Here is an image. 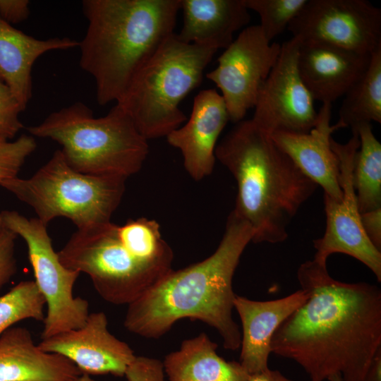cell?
Listing matches in <instances>:
<instances>
[{"instance_id":"1","label":"cell","mask_w":381,"mask_h":381,"mask_svg":"<svg viewBox=\"0 0 381 381\" xmlns=\"http://www.w3.org/2000/svg\"><path fill=\"white\" fill-rule=\"evenodd\" d=\"M307 299L279 327L272 353L296 361L311 381H363L381 349V290L332 278L315 259L297 271Z\"/></svg>"},{"instance_id":"2","label":"cell","mask_w":381,"mask_h":381,"mask_svg":"<svg viewBox=\"0 0 381 381\" xmlns=\"http://www.w3.org/2000/svg\"><path fill=\"white\" fill-rule=\"evenodd\" d=\"M253 232L233 210L216 250L201 262L172 270L128 305L123 325L135 334L158 339L178 320H198L217 329L225 349L241 346V332L232 317L236 296L232 280Z\"/></svg>"},{"instance_id":"3","label":"cell","mask_w":381,"mask_h":381,"mask_svg":"<svg viewBox=\"0 0 381 381\" xmlns=\"http://www.w3.org/2000/svg\"><path fill=\"white\" fill-rule=\"evenodd\" d=\"M215 157L233 175V211L251 226L255 243H278L318 186L252 119L242 120L215 148Z\"/></svg>"},{"instance_id":"4","label":"cell","mask_w":381,"mask_h":381,"mask_svg":"<svg viewBox=\"0 0 381 381\" xmlns=\"http://www.w3.org/2000/svg\"><path fill=\"white\" fill-rule=\"evenodd\" d=\"M79 65L99 105L118 102L139 68L174 33L180 0H84Z\"/></svg>"},{"instance_id":"5","label":"cell","mask_w":381,"mask_h":381,"mask_svg":"<svg viewBox=\"0 0 381 381\" xmlns=\"http://www.w3.org/2000/svg\"><path fill=\"white\" fill-rule=\"evenodd\" d=\"M25 128L33 137L58 143L66 162L87 174L128 179L141 169L149 152L147 140L119 103L96 118L86 104L76 102Z\"/></svg>"},{"instance_id":"6","label":"cell","mask_w":381,"mask_h":381,"mask_svg":"<svg viewBox=\"0 0 381 381\" xmlns=\"http://www.w3.org/2000/svg\"><path fill=\"white\" fill-rule=\"evenodd\" d=\"M216 48L169 36L139 68L116 103L146 139L166 137L187 120L181 102L202 83Z\"/></svg>"},{"instance_id":"7","label":"cell","mask_w":381,"mask_h":381,"mask_svg":"<svg viewBox=\"0 0 381 381\" xmlns=\"http://www.w3.org/2000/svg\"><path fill=\"white\" fill-rule=\"evenodd\" d=\"M126 179L79 172L57 150L30 178L16 176L1 181L0 186L31 207L45 225L65 217L82 229L111 222L125 192Z\"/></svg>"},{"instance_id":"8","label":"cell","mask_w":381,"mask_h":381,"mask_svg":"<svg viewBox=\"0 0 381 381\" xmlns=\"http://www.w3.org/2000/svg\"><path fill=\"white\" fill-rule=\"evenodd\" d=\"M61 263L86 274L97 294L114 305H129L173 269V259L140 257L119 238L110 222L77 229L59 251Z\"/></svg>"},{"instance_id":"9","label":"cell","mask_w":381,"mask_h":381,"mask_svg":"<svg viewBox=\"0 0 381 381\" xmlns=\"http://www.w3.org/2000/svg\"><path fill=\"white\" fill-rule=\"evenodd\" d=\"M0 214L4 227L25 242L34 281L45 300L41 339L81 327L90 313L88 301L73 296V286L80 273L61 263L47 226L37 217L28 218L15 210H4Z\"/></svg>"},{"instance_id":"10","label":"cell","mask_w":381,"mask_h":381,"mask_svg":"<svg viewBox=\"0 0 381 381\" xmlns=\"http://www.w3.org/2000/svg\"><path fill=\"white\" fill-rule=\"evenodd\" d=\"M359 145L356 130H352L351 138L344 144L331 138L332 149L339 162L343 196L336 201L324 195L325 231L321 238L313 241V258L327 263L332 254H346L368 267L380 282L381 251L373 245L363 229L353 184V161Z\"/></svg>"},{"instance_id":"11","label":"cell","mask_w":381,"mask_h":381,"mask_svg":"<svg viewBox=\"0 0 381 381\" xmlns=\"http://www.w3.org/2000/svg\"><path fill=\"white\" fill-rule=\"evenodd\" d=\"M287 29L299 41L371 54L381 44V9L366 0H307Z\"/></svg>"},{"instance_id":"12","label":"cell","mask_w":381,"mask_h":381,"mask_svg":"<svg viewBox=\"0 0 381 381\" xmlns=\"http://www.w3.org/2000/svg\"><path fill=\"white\" fill-rule=\"evenodd\" d=\"M280 49V44L265 38L259 25L247 26L217 59V67L207 73L221 91L229 121H242L254 108Z\"/></svg>"},{"instance_id":"13","label":"cell","mask_w":381,"mask_h":381,"mask_svg":"<svg viewBox=\"0 0 381 381\" xmlns=\"http://www.w3.org/2000/svg\"><path fill=\"white\" fill-rule=\"evenodd\" d=\"M298 40L291 37L281 44L277 62L259 91L253 122L272 135L276 131L309 132L316 124L314 99L298 72Z\"/></svg>"},{"instance_id":"14","label":"cell","mask_w":381,"mask_h":381,"mask_svg":"<svg viewBox=\"0 0 381 381\" xmlns=\"http://www.w3.org/2000/svg\"><path fill=\"white\" fill-rule=\"evenodd\" d=\"M43 351L67 358L82 374H111L123 377L136 356L124 341L108 329V320L103 312L89 314L85 323L71 329L42 339Z\"/></svg>"},{"instance_id":"15","label":"cell","mask_w":381,"mask_h":381,"mask_svg":"<svg viewBox=\"0 0 381 381\" xmlns=\"http://www.w3.org/2000/svg\"><path fill=\"white\" fill-rule=\"evenodd\" d=\"M229 121L221 95L215 89H205L195 97L186 124L166 136L167 143L180 150L184 168L195 181L213 171L217 140Z\"/></svg>"},{"instance_id":"16","label":"cell","mask_w":381,"mask_h":381,"mask_svg":"<svg viewBox=\"0 0 381 381\" xmlns=\"http://www.w3.org/2000/svg\"><path fill=\"white\" fill-rule=\"evenodd\" d=\"M297 65L314 100L331 104L343 97L366 71L371 54L315 41H299Z\"/></svg>"},{"instance_id":"17","label":"cell","mask_w":381,"mask_h":381,"mask_svg":"<svg viewBox=\"0 0 381 381\" xmlns=\"http://www.w3.org/2000/svg\"><path fill=\"white\" fill-rule=\"evenodd\" d=\"M331 109V104H322L318 111L316 124L308 133L276 131L271 135L299 169L322 188L325 196L339 201L343 194L339 162L332 149L331 135L340 127L337 123L330 124Z\"/></svg>"},{"instance_id":"18","label":"cell","mask_w":381,"mask_h":381,"mask_svg":"<svg viewBox=\"0 0 381 381\" xmlns=\"http://www.w3.org/2000/svg\"><path fill=\"white\" fill-rule=\"evenodd\" d=\"M307 297V292L301 289L286 297L265 301L236 295L234 308L242 325L239 363L249 375L268 368L275 332Z\"/></svg>"},{"instance_id":"19","label":"cell","mask_w":381,"mask_h":381,"mask_svg":"<svg viewBox=\"0 0 381 381\" xmlns=\"http://www.w3.org/2000/svg\"><path fill=\"white\" fill-rule=\"evenodd\" d=\"M81 375L67 358L41 349L25 327L0 336V381H72Z\"/></svg>"},{"instance_id":"20","label":"cell","mask_w":381,"mask_h":381,"mask_svg":"<svg viewBox=\"0 0 381 381\" xmlns=\"http://www.w3.org/2000/svg\"><path fill=\"white\" fill-rule=\"evenodd\" d=\"M69 37L39 40L13 28L0 18V78L23 110L32 96V71L37 59L52 50L78 47Z\"/></svg>"},{"instance_id":"21","label":"cell","mask_w":381,"mask_h":381,"mask_svg":"<svg viewBox=\"0 0 381 381\" xmlns=\"http://www.w3.org/2000/svg\"><path fill=\"white\" fill-rule=\"evenodd\" d=\"M183 25L177 37L188 44L227 48L250 21L244 0H180Z\"/></svg>"},{"instance_id":"22","label":"cell","mask_w":381,"mask_h":381,"mask_svg":"<svg viewBox=\"0 0 381 381\" xmlns=\"http://www.w3.org/2000/svg\"><path fill=\"white\" fill-rule=\"evenodd\" d=\"M217 348L205 333L184 340L163 362L169 381H248L241 363L224 360Z\"/></svg>"},{"instance_id":"23","label":"cell","mask_w":381,"mask_h":381,"mask_svg":"<svg viewBox=\"0 0 381 381\" xmlns=\"http://www.w3.org/2000/svg\"><path fill=\"white\" fill-rule=\"evenodd\" d=\"M344 97L336 123L340 128L381 123V44L371 53L363 75Z\"/></svg>"},{"instance_id":"24","label":"cell","mask_w":381,"mask_h":381,"mask_svg":"<svg viewBox=\"0 0 381 381\" xmlns=\"http://www.w3.org/2000/svg\"><path fill=\"white\" fill-rule=\"evenodd\" d=\"M359 138L354 157L353 184L361 214L381 207V144L370 123H361L351 128Z\"/></svg>"},{"instance_id":"25","label":"cell","mask_w":381,"mask_h":381,"mask_svg":"<svg viewBox=\"0 0 381 381\" xmlns=\"http://www.w3.org/2000/svg\"><path fill=\"white\" fill-rule=\"evenodd\" d=\"M45 300L35 281L24 280L0 296V336L25 320L43 322Z\"/></svg>"},{"instance_id":"26","label":"cell","mask_w":381,"mask_h":381,"mask_svg":"<svg viewBox=\"0 0 381 381\" xmlns=\"http://www.w3.org/2000/svg\"><path fill=\"white\" fill-rule=\"evenodd\" d=\"M307 0H244L248 10L260 17V26L265 38L271 42L287 29Z\"/></svg>"},{"instance_id":"27","label":"cell","mask_w":381,"mask_h":381,"mask_svg":"<svg viewBox=\"0 0 381 381\" xmlns=\"http://www.w3.org/2000/svg\"><path fill=\"white\" fill-rule=\"evenodd\" d=\"M36 147L37 143L32 135L23 134L16 140L0 138V183L18 176Z\"/></svg>"},{"instance_id":"28","label":"cell","mask_w":381,"mask_h":381,"mask_svg":"<svg viewBox=\"0 0 381 381\" xmlns=\"http://www.w3.org/2000/svg\"><path fill=\"white\" fill-rule=\"evenodd\" d=\"M23 111L10 88L0 78V138L13 140L24 128L19 119Z\"/></svg>"},{"instance_id":"29","label":"cell","mask_w":381,"mask_h":381,"mask_svg":"<svg viewBox=\"0 0 381 381\" xmlns=\"http://www.w3.org/2000/svg\"><path fill=\"white\" fill-rule=\"evenodd\" d=\"M17 236L6 228L0 231V291L17 271L15 252Z\"/></svg>"},{"instance_id":"30","label":"cell","mask_w":381,"mask_h":381,"mask_svg":"<svg viewBox=\"0 0 381 381\" xmlns=\"http://www.w3.org/2000/svg\"><path fill=\"white\" fill-rule=\"evenodd\" d=\"M163 363L158 359L136 356L127 368L128 381H164Z\"/></svg>"},{"instance_id":"31","label":"cell","mask_w":381,"mask_h":381,"mask_svg":"<svg viewBox=\"0 0 381 381\" xmlns=\"http://www.w3.org/2000/svg\"><path fill=\"white\" fill-rule=\"evenodd\" d=\"M28 0H0V18L5 22L19 23L30 15Z\"/></svg>"},{"instance_id":"32","label":"cell","mask_w":381,"mask_h":381,"mask_svg":"<svg viewBox=\"0 0 381 381\" xmlns=\"http://www.w3.org/2000/svg\"><path fill=\"white\" fill-rule=\"evenodd\" d=\"M361 219L367 237L381 251V207L361 214Z\"/></svg>"},{"instance_id":"33","label":"cell","mask_w":381,"mask_h":381,"mask_svg":"<svg viewBox=\"0 0 381 381\" xmlns=\"http://www.w3.org/2000/svg\"><path fill=\"white\" fill-rule=\"evenodd\" d=\"M248 381H293L284 376L278 370H272L269 368L261 372L250 375Z\"/></svg>"},{"instance_id":"34","label":"cell","mask_w":381,"mask_h":381,"mask_svg":"<svg viewBox=\"0 0 381 381\" xmlns=\"http://www.w3.org/2000/svg\"><path fill=\"white\" fill-rule=\"evenodd\" d=\"M363 381H381V349L374 356Z\"/></svg>"},{"instance_id":"35","label":"cell","mask_w":381,"mask_h":381,"mask_svg":"<svg viewBox=\"0 0 381 381\" xmlns=\"http://www.w3.org/2000/svg\"><path fill=\"white\" fill-rule=\"evenodd\" d=\"M72 381H96V380L90 377V375L82 374L81 375H80L79 377H78L77 378H75V380Z\"/></svg>"},{"instance_id":"36","label":"cell","mask_w":381,"mask_h":381,"mask_svg":"<svg viewBox=\"0 0 381 381\" xmlns=\"http://www.w3.org/2000/svg\"><path fill=\"white\" fill-rule=\"evenodd\" d=\"M4 224H3V221H2V218H1V214H0V231L4 229Z\"/></svg>"}]
</instances>
